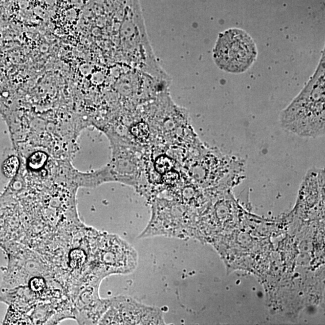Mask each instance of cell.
<instances>
[{"mask_svg":"<svg viewBox=\"0 0 325 325\" xmlns=\"http://www.w3.org/2000/svg\"><path fill=\"white\" fill-rule=\"evenodd\" d=\"M46 153L38 152H34L28 160V166L33 170H38L43 168L47 160Z\"/></svg>","mask_w":325,"mask_h":325,"instance_id":"obj_7","label":"cell"},{"mask_svg":"<svg viewBox=\"0 0 325 325\" xmlns=\"http://www.w3.org/2000/svg\"><path fill=\"white\" fill-rule=\"evenodd\" d=\"M325 52L315 72L299 94L281 113V125L296 136H324L325 130Z\"/></svg>","mask_w":325,"mask_h":325,"instance_id":"obj_1","label":"cell"},{"mask_svg":"<svg viewBox=\"0 0 325 325\" xmlns=\"http://www.w3.org/2000/svg\"><path fill=\"white\" fill-rule=\"evenodd\" d=\"M93 257L96 277L103 280L111 274H129L136 269L137 252L127 241L114 235L101 236Z\"/></svg>","mask_w":325,"mask_h":325,"instance_id":"obj_3","label":"cell"},{"mask_svg":"<svg viewBox=\"0 0 325 325\" xmlns=\"http://www.w3.org/2000/svg\"><path fill=\"white\" fill-rule=\"evenodd\" d=\"M257 56L258 49L253 38L238 28L220 33L213 49L215 64L228 73L240 74L248 71Z\"/></svg>","mask_w":325,"mask_h":325,"instance_id":"obj_2","label":"cell"},{"mask_svg":"<svg viewBox=\"0 0 325 325\" xmlns=\"http://www.w3.org/2000/svg\"><path fill=\"white\" fill-rule=\"evenodd\" d=\"M175 165L173 158L165 155L160 156L155 162V168L158 173H166L173 170Z\"/></svg>","mask_w":325,"mask_h":325,"instance_id":"obj_5","label":"cell"},{"mask_svg":"<svg viewBox=\"0 0 325 325\" xmlns=\"http://www.w3.org/2000/svg\"><path fill=\"white\" fill-rule=\"evenodd\" d=\"M160 309L145 305L127 296L110 298L98 325H165Z\"/></svg>","mask_w":325,"mask_h":325,"instance_id":"obj_4","label":"cell"},{"mask_svg":"<svg viewBox=\"0 0 325 325\" xmlns=\"http://www.w3.org/2000/svg\"><path fill=\"white\" fill-rule=\"evenodd\" d=\"M20 161L16 156H10L4 161L2 166V172L7 178H12L15 175L19 168Z\"/></svg>","mask_w":325,"mask_h":325,"instance_id":"obj_6","label":"cell"},{"mask_svg":"<svg viewBox=\"0 0 325 325\" xmlns=\"http://www.w3.org/2000/svg\"><path fill=\"white\" fill-rule=\"evenodd\" d=\"M148 126L144 124H140L132 129V134L138 139H144L149 136Z\"/></svg>","mask_w":325,"mask_h":325,"instance_id":"obj_8","label":"cell"}]
</instances>
